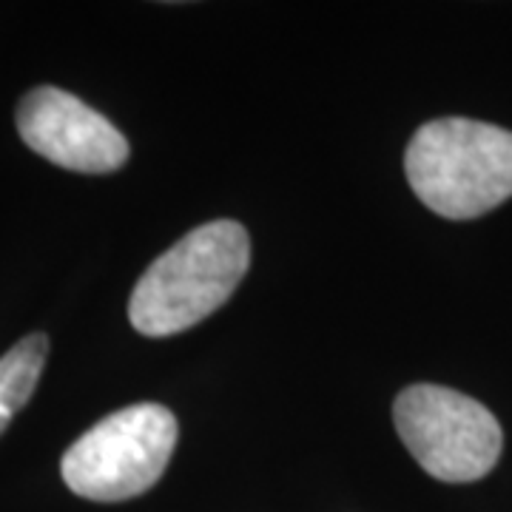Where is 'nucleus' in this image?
Masks as SVG:
<instances>
[{"mask_svg":"<svg viewBox=\"0 0 512 512\" xmlns=\"http://www.w3.org/2000/svg\"><path fill=\"white\" fill-rule=\"evenodd\" d=\"M393 419L410 456L439 481H478L501 456L504 433L493 413L450 387H407L393 404Z\"/></svg>","mask_w":512,"mask_h":512,"instance_id":"obj_4","label":"nucleus"},{"mask_svg":"<svg viewBox=\"0 0 512 512\" xmlns=\"http://www.w3.org/2000/svg\"><path fill=\"white\" fill-rule=\"evenodd\" d=\"M404 171L413 194L444 220H476L512 197V131L444 117L413 134Z\"/></svg>","mask_w":512,"mask_h":512,"instance_id":"obj_2","label":"nucleus"},{"mask_svg":"<svg viewBox=\"0 0 512 512\" xmlns=\"http://www.w3.org/2000/svg\"><path fill=\"white\" fill-rule=\"evenodd\" d=\"M251 265L248 231L234 220L194 228L157 256L134 285L128 319L143 336H174L200 325L234 296Z\"/></svg>","mask_w":512,"mask_h":512,"instance_id":"obj_1","label":"nucleus"},{"mask_svg":"<svg viewBox=\"0 0 512 512\" xmlns=\"http://www.w3.org/2000/svg\"><path fill=\"white\" fill-rule=\"evenodd\" d=\"M49 356V336L32 333L0 359V436L35 393Z\"/></svg>","mask_w":512,"mask_h":512,"instance_id":"obj_6","label":"nucleus"},{"mask_svg":"<svg viewBox=\"0 0 512 512\" xmlns=\"http://www.w3.org/2000/svg\"><path fill=\"white\" fill-rule=\"evenodd\" d=\"M18 134L35 154L77 174H111L128 160V140L109 117L57 86L20 100Z\"/></svg>","mask_w":512,"mask_h":512,"instance_id":"obj_5","label":"nucleus"},{"mask_svg":"<svg viewBox=\"0 0 512 512\" xmlns=\"http://www.w3.org/2000/svg\"><path fill=\"white\" fill-rule=\"evenodd\" d=\"M177 419L163 404H131L83 433L66 450V487L89 501H128L148 493L171 461Z\"/></svg>","mask_w":512,"mask_h":512,"instance_id":"obj_3","label":"nucleus"}]
</instances>
